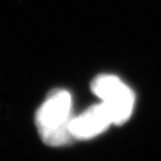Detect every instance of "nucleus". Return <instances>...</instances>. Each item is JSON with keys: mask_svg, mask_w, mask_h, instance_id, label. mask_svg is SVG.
Here are the masks:
<instances>
[{"mask_svg": "<svg viewBox=\"0 0 161 161\" xmlns=\"http://www.w3.org/2000/svg\"><path fill=\"white\" fill-rule=\"evenodd\" d=\"M72 97L64 90L52 92L36 114V125L43 142L50 147L68 144L73 136L69 130Z\"/></svg>", "mask_w": 161, "mask_h": 161, "instance_id": "obj_1", "label": "nucleus"}, {"mask_svg": "<svg viewBox=\"0 0 161 161\" xmlns=\"http://www.w3.org/2000/svg\"><path fill=\"white\" fill-rule=\"evenodd\" d=\"M110 124H112V121L109 111L102 103L87 109L78 117L72 118L69 130L73 138L86 140L102 134Z\"/></svg>", "mask_w": 161, "mask_h": 161, "instance_id": "obj_3", "label": "nucleus"}, {"mask_svg": "<svg viewBox=\"0 0 161 161\" xmlns=\"http://www.w3.org/2000/svg\"><path fill=\"white\" fill-rule=\"evenodd\" d=\"M92 92L103 100L114 124H123L131 116L135 97L132 91L115 75H99L92 82Z\"/></svg>", "mask_w": 161, "mask_h": 161, "instance_id": "obj_2", "label": "nucleus"}]
</instances>
